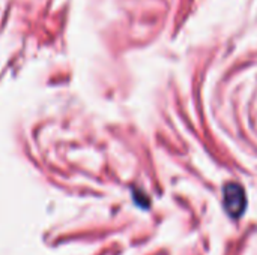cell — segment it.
<instances>
[{"instance_id":"6da1fadb","label":"cell","mask_w":257,"mask_h":255,"mask_svg":"<svg viewBox=\"0 0 257 255\" xmlns=\"http://www.w3.org/2000/svg\"><path fill=\"white\" fill-rule=\"evenodd\" d=\"M223 203L232 218H241L247 207L245 191L239 183H227L223 189Z\"/></svg>"}]
</instances>
